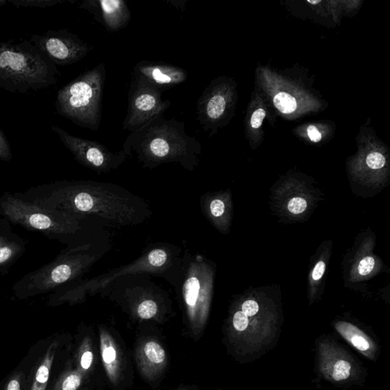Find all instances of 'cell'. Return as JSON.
Returning <instances> with one entry per match:
<instances>
[{"label": "cell", "instance_id": "cell-1", "mask_svg": "<svg viewBox=\"0 0 390 390\" xmlns=\"http://www.w3.org/2000/svg\"><path fill=\"white\" fill-rule=\"evenodd\" d=\"M19 195L47 209L82 219L96 217L121 226L142 224L152 215L144 199L111 183L62 180L31 188Z\"/></svg>", "mask_w": 390, "mask_h": 390}, {"label": "cell", "instance_id": "cell-2", "mask_svg": "<svg viewBox=\"0 0 390 390\" xmlns=\"http://www.w3.org/2000/svg\"><path fill=\"white\" fill-rule=\"evenodd\" d=\"M128 156H136L144 168H154L166 164H178L189 172L198 166L201 143L185 132V125L164 115L131 133L123 144Z\"/></svg>", "mask_w": 390, "mask_h": 390}, {"label": "cell", "instance_id": "cell-3", "mask_svg": "<svg viewBox=\"0 0 390 390\" xmlns=\"http://www.w3.org/2000/svg\"><path fill=\"white\" fill-rule=\"evenodd\" d=\"M183 256L181 248L171 244H159L148 248L132 263L120 267L113 271L92 279L79 278L58 287L47 298L50 306L64 304L74 305L84 303L88 295L102 293L105 288L123 276L134 275H152L166 278L176 286Z\"/></svg>", "mask_w": 390, "mask_h": 390}, {"label": "cell", "instance_id": "cell-4", "mask_svg": "<svg viewBox=\"0 0 390 390\" xmlns=\"http://www.w3.org/2000/svg\"><path fill=\"white\" fill-rule=\"evenodd\" d=\"M57 66L31 42H0V88L13 93L38 92L57 84Z\"/></svg>", "mask_w": 390, "mask_h": 390}, {"label": "cell", "instance_id": "cell-5", "mask_svg": "<svg viewBox=\"0 0 390 390\" xmlns=\"http://www.w3.org/2000/svg\"><path fill=\"white\" fill-rule=\"evenodd\" d=\"M103 254L91 243L67 248L52 262L18 280L13 287V299L23 301L52 293L59 287L82 278Z\"/></svg>", "mask_w": 390, "mask_h": 390}, {"label": "cell", "instance_id": "cell-6", "mask_svg": "<svg viewBox=\"0 0 390 390\" xmlns=\"http://www.w3.org/2000/svg\"><path fill=\"white\" fill-rule=\"evenodd\" d=\"M106 68L99 64L59 90L57 113L76 125L97 131L102 120Z\"/></svg>", "mask_w": 390, "mask_h": 390}, {"label": "cell", "instance_id": "cell-7", "mask_svg": "<svg viewBox=\"0 0 390 390\" xmlns=\"http://www.w3.org/2000/svg\"><path fill=\"white\" fill-rule=\"evenodd\" d=\"M214 271L201 254L185 252L174 287L181 301L187 321L194 335L205 328L211 308Z\"/></svg>", "mask_w": 390, "mask_h": 390}, {"label": "cell", "instance_id": "cell-8", "mask_svg": "<svg viewBox=\"0 0 390 390\" xmlns=\"http://www.w3.org/2000/svg\"><path fill=\"white\" fill-rule=\"evenodd\" d=\"M0 216L11 224L42 234L52 240H64L81 231L84 219L57 210H50L23 198L19 193L0 197Z\"/></svg>", "mask_w": 390, "mask_h": 390}, {"label": "cell", "instance_id": "cell-9", "mask_svg": "<svg viewBox=\"0 0 390 390\" xmlns=\"http://www.w3.org/2000/svg\"><path fill=\"white\" fill-rule=\"evenodd\" d=\"M102 293L121 298L128 303L130 307H132L137 318L142 320L156 319L167 298V292L145 275L120 277Z\"/></svg>", "mask_w": 390, "mask_h": 390}, {"label": "cell", "instance_id": "cell-10", "mask_svg": "<svg viewBox=\"0 0 390 390\" xmlns=\"http://www.w3.org/2000/svg\"><path fill=\"white\" fill-rule=\"evenodd\" d=\"M171 105L164 100L162 92L144 78L133 74L128 93L127 113L123 122L125 131H138L154 119L164 115Z\"/></svg>", "mask_w": 390, "mask_h": 390}, {"label": "cell", "instance_id": "cell-11", "mask_svg": "<svg viewBox=\"0 0 390 390\" xmlns=\"http://www.w3.org/2000/svg\"><path fill=\"white\" fill-rule=\"evenodd\" d=\"M52 131L71 152L78 163L98 173L113 171L127 158L123 149L118 153L111 152L97 142L74 136L58 126H52Z\"/></svg>", "mask_w": 390, "mask_h": 390}, {"label": "cell", "instance_id": "cell-12", "mask_svg": "<svg viewBox=\"0 0 390 390\" xmlns=\"http://www.w3.org/2000/svg\"><path fill=\"white\" fill-rule=\"evenodd\" d=\"M30 42L56 66L71 65L81 61L93 47L66 29L49 30L42 35H34Z\"/></svg>", "mask_w": 390, "mask_h": 390}, {"label": "cell", "instance_id": "cell-13", "mask_svg": "<svg viewBox=\"0 0 390 390\" xmlns=\"http://www.w3.org/2000/svg\"><path fill=\"white\" fill-rule=\"evenodd\" d=\"M78 7L93 14L108 32L120 31L132 18L131 11L124 0H85L79 3Z\"/></svg>", "mask_w": 390, "mask_h": 390}, {"label": "cell", "instance_id": "cell-14", "mask_svg": "<svg viewBox=\"0 0 390 390\" xmlns=\"http://www.w3.org/2000/svg\"><path fill=\"white\" fill-rule=\"evenodd\" d=\"M134 75L141 76L162 93L186 81L188 72L182 67L166 63L142 61L136 64Z\"/></svg>", "mask_w": 390, "mask_h": 390}, {"label": "cell", "instance_id": "cell-15", "mask_svg": "<svg viewBox=\"0 0 390 390\" xmlns=\"http://www.w3.org/2000/svg\"><path fill=\"white\" fill-rule=\"evenodd\" d=\"M221 85L213 82L197 100V120L205 131L214 129L226 114L227 99Z\"/></svg>", "mask_w": 390, "mask_h": 390}, {"label": "cell", "instance_id": "cell-16", "mask_svg": "<svg viewBox=\"0 0 390 390\" xmlns=\"http://www.w3.org/2000/svg\"><path fill=\"white\" fill-rule=\"evenodd\" d=\"M27 240L16 234L12 224L0 216V275H4L26 251Z\"/></svg>", "mask_w": 390, "mask_h": 390}, {"label": "cell", "instance_id": "cell-17", "mask_svg": "<svg viewBox=\"0 0 390 390\" xmlns=\"http://www.w3.org/2000/svg\"><path fill=\"white\" fill-rule=\"evenodd\" d=\"M136 360L139 372L148 381H154L161 374L167 365L165 349L153 339L144 340L139 345Z\"/></svg>", "mask_w": 390, "mask_h": 390}, {"label": "cell", "instance_id": "cell-18", "mask_svg": "<svg viewBox=\"0 0 390 390\" xmlns=\"http://www.w3.org/2000/svg\"><path fill=\"white\" fill-rule=\"evenodd\" d=\"M100 352L106 375L113 385H117L122 379L123 360L115 338L103 326L99 327Z\"/></svg>", "mask_w": 390, "mask_h": 390}, {"label": "cell", "instance_id": "cell-19", "mask_svg": "<svg viewBox=\"0 0 390 390\" xmlns=\"http://www.w3.org/2000/svg\"><path fill=\"white\" fill-rule=\"evenodd\" d=\"M57 347V342L48 347L41 363L36 369L32 387L30 390H46Z\"/></svg>", "mask_w": 390, "mask_h": 390}, {"label": "cell", "instance_id": "cell-20", "mask_svg": "<svg viewBox=\"0 0 390 390\" xmlns=\"http://www.w3.org/2000/svg\"><path fill=\"white\" fill-rule=\"evenodd\" d=\"M336 328L338 332L358 351L367 353L372 349L371 340L355 326L350 323H340L336 326Z\"/></svg>", "mask_w": 390, "mask_h": 390}, {"label": "cell", "instance_id": "cell-21", "mask_svg": "<svg viewBox=\"0 0 390 390\" xmlns=\"http://www.w3.org/2000/svg\"><path fill=\"white\" fill-rule=\"evenodd\" d=\"M84 378V375L77 368L69 367L59 377L52 390H77Z\"/></svg>", "mask_w": 390, "mask_h": 390}, {"label": "cell", "instance_id": "cell-22", "mask_svg": "<svg viewBox=\"0 0 390 390\" xmlns=\"http://www.w3.org/2000/svg\"><path fill=\"white\" fill-rule=\"evenodd\" d=\"M93 361L94 355L91 339L89 337H86L79 349L77 369L85 376L91 369Z\"/></svg>", "mask_w": 390, "mask_h": 390}, {"label": "cell", "instance_id": "cell-23", "mask_svg": "<svg viewBox=\"0 0 390 390\" xmlns=\"http://www.w3.org/2000/svg\"><path fill=\"white\" fill-rule=\"evenodd\" d=\"M274 103L279 111L284 114H291L297 108L296 99L286 93L277 94L274 98Z\"/></svg>", "mask_w": 390, "mask_h": 390}, {"label": "cell", "instance_id": "cell-24", "mask_svg": "<svg viewBox=\"0 0 390 390\" xmlns=\"http://www.w3.org/2000/svg\"><path fill=\"white\" fill-rule=\"evenodd\" d=\"M10 4L18 7H52L57 4L64 3V0H9Z\"/></svg>", "mask_w": 390, "mask_h": 390}, {"label": "cell", "instance_id": "cell-25", "mask_svg": "<svg viewBox=\"0 0 390 390\" xmlns=\"http://www.w3.org/2000/svg\"><path fill=\"white\" fill-rule=\"evenodd\" d=\"M352 365L345 360H340L334 365L333 377L335 382H342L351 375Z\"/></svg>", "mask_w": 390, "mask_h": 390}, {"label": "cell", "instance_id": "cell-26", "mask_svg": "<svg viewBox=\"0 0 390 390\" xmlns=\"http://www.w3.org/2000/svg\"><path fill=\"white\" fill-rule=\"evenodd\" d=\"M13 152L5 134L0 129V160L4 162L11 161Z\"/></svg>", "mask_w": 390, "mask_h": 390}, {"label": "cell", "instance_id": "cell-27", "mask_svg": "<svg viewBox=\"0 0 390 390\" xmlns=\"http://www.w3.org/2000/svg\"><path fill=\"white\" fill-rule=\"evenodd\" d=\"M307 203L302 197H294L289 202L287 208L294 214H299L306 211Z\"/></svg>", "mask_w": 390, "mask_h": 390}, {"label": "cell", "instance_id": "cell-28", "mask_svg": "<svg viewBox=\"0 0 390 390\" xmlns=\"http://www.w3.org/2000/svg\"><path fill=\"white\" fill-rule=\"evenodd\" d=\"M248 317L243 311H238L234 314L233 324L236 331H245L248 326Z\"/></svg>", "mask_w": 390, "mask_h": 390}, {"label": "cell", "instance_id": "cell-29", "mask_svg": "<svg viewBox=\"0 0 390 390\" xmlns=\"http://www.w3.org/2000/svg\"><path fill=\"white\" fill-rule=\"evenodd\" d=\"M386 164L385 157L379 153L369 154L367 157V164L373 169L382 168Z\"/></svg>", "mask_w": 390, "mask_h": 390}, {"label": "cell", "instance_id": "cell-30", "mask_svg": "<svg viewBox=\"0 0 390 390\" xmlns=\"http://www.w3.org/2000/svg\"><path fill=\"white\" fill-rule=\"evenodd\" d=\"M375 265L374 258L367 256L363 258L358 266V272L360 275L365 276L372 272Z\"/></svg>", "mask_w": 390, "mask_h": 390}, {"label": "cell", "instance_id": "cell-31", "mask_svg": "<svg viewBox=\"0 0 390 390\" xmlns=\"http://www.w3.org/2000/svg\"><path fill=\"white\" fill-rule=\"evenodd\" d=\"M23 374L16 373L7 382L4 390H22Z\"/></svg>", "mask_w": 390, "mask_h": 390}, {"label": "cell", "instance_id": "cell-32", "mask_svg": "<svg viewBox=\"0 0 390 390\" xmlns=\"http://www.w3.org/2000/svg\"><path fill=\"white\" fill-rule=\"evenodd\" d=\"M259 311V306L255 301H246L242 306V311L248 317L256 316Z\"/></svg>", "mask_w": 390, "mask_h": 390}, {"label": "cell", "instance_id": "cell-33", "mask_svg": "<svg viewBox=\"0 0 390 390\" xmlns=\"http://www.w3.org/2000/svg\"><path fill=\"white\" fill-rule=\"evenodd\" d=\"M265 117V111L263 108H259L253 113L251 118V125L257 129L262 126L263 120Z\"/></svg>", "mask_w": 390, "mask_h": 390}, {"label": "cell", "instance_id": "cell-34", "mask_svg": "<svg viewBox=\"0 0 390 390\" xmlns=\"http://www.w3.org/2000/svg\"><path fill=\"white\" fill-rule=\"evenodd\" d=\"M326 270V264L323 261H319L314 269L312 274L313 279L314 281H318L320 278L324 275Z\"/></svg>", "mask_w": 390, "mask_h": 390}, {"label": "cell", "instance_id": "cell-35", "mask_svg": "<svg viewBox=\"0 0 390 390\" xmlns=\"http://www.w3.org/2000/svg\"><path fill=\"white\" fill-rule=\"evenodd\" d=\"M307 133L313 142H319L322 138L321 134L314 126H311L307 129Z\"/></svg>", "mask_w": 390, "mask_h": 390}, {"label": "cell", "instance_id": "cell-36", "mask_svg": "<svg viewBox=\"0 0 390 390\" xmlns=\"http://www.w3.org/2000/svg\"><path fill=\"white\" fill-rule=\"evenodd\" d=\"M167 3H169L170 4L173 5L177 8L182 10L183 12H185V3H186L185 0H181V1H176H176H173V0H168Z\"/></svg>", "mask_w": 390, "mask_h": 390}, {"label": "cell", "instance_id": "cell-37", "mask_svg": "<svg viewBox=\"0 0 390 390\" xmlns=\"http://www.w3.org/2000/svg\"><path fill=\"white\" fill-rule=\"evenodd\" d=\"M7 4L6 0H0V7L5 6Z\"/></svg>", "mask_w": 390, "mask_h": 390}, {"label": "cell", "instance_id": "cell-38", "mask_svg": "<svg viewBox=\"0 0 390 390\" xmlns=\"http://www.w3.org/2000/svg\"><path fill=\"white\" fill-rule=\"evenodd\" d=\"M308 3L311 4H318L319 3H321V1H320V0L319 1H313V0H309Z\"/></svg>", "mask_w": 390, "mask_h": 390}, {"label": "cell", "instance_id": "cell-39", "mask_svg": "<svg viewBox=\"0 0 390 390\" xmlns=\"http://www.w3.org/2000/svg\"><path fill=\"white\" fill-rule=\"evenodd\" d=\"M180 390H188V389H180Z\"/></svg>", "mask_w": 390, "mask_h": 390}, {"label": "cell", "instance_id": "cell-40", "mask_svg": "<svg viewBox=\"0 0 390 390\" xmlns=\"http://www.w3.org/2000/svg\"><path fill=\"white\" fill-rule=\"evenodd\" d=\"M84 390H87V389H84Z\"/></svg>", "mask_w": 390, "mask_h": 390}]
</instances>
